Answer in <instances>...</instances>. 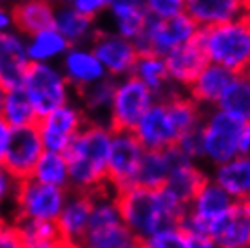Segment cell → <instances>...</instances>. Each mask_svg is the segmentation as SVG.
<instances>
[{
    "label": "cell",
    "instance_id": "7a4b0ae2",
    "mask_svg": "<svg viewBox=\"0 0 250 248\" xmlns=\"http://www.w3.org/2000/svg\"><path fill=\"white\" fill-rule=\"evenodd\" d=\"M125 227L142 241L163 227L182 223L187 205L167 188L132 185L116 192Z\"/></svg>",
    "mask_w": 250,
    "mask_h": 248
},
{
    "label": "cell",
    "instance_id": "f907efd6",
    "mask_svg": "<svg viewBox=\"0 0 250 248\" xmlns=\"http://www.w3.org/2000/svg\"><path fill=\"white\" fill-rule=\"evenodd\" d=\"M76 248H87V247H76Z\"/></svg>",
    "mask_w": 250,
    "mask_h": 248
},
{
    "label": "cell",
    "instance_id": "e0dca14e",
    "mask_svg": "<svg viewBox=\"0 0 250 248\" xmlns=\"http://www.w3.org/2000/svg\"><path fill=\"white\" fill-rule=\"evenodd\" d=\"M29 65L25 35L17 29L0 33V83L6 89L20 87Z\"/></svg>",
    "mask_w": 250,
    "mask_h": 248
},
{
    "label": "cell",
    "instance_id": "7bdbcfd3",
    "mask_svg": "<svg viewBox=\"0 0 250 248\" xmlns=\"http://www.w3.org/2000/svg\"><path fill=\"white\" fill-rule=\"evenodd\" d=\"M11 29H15L11 6H9V4H6L4 0H0V33L11 31Z\"/></svg>",
    "mask_w": 250,
    "mask_h": 248
},
{
    "label": "cell",
    "instance_id": "ba28073f",
    "mask_svg": "<svg viewBox=\"0 0 250 248\" xmlns=\"http://www.w3.org/2000/svg\"><path fill=\"white\" fill-rule=\"evenodd\" d=\"M156 100V94L136 76L127 75L118 78L107 114V124L114 130H134L140 118Z\"/></svg>",
    "mask_w": 250,
    "mask_h": 248
},
{
    "label": "cell",
    "instance_id": "7402d4cb",
    "mask_svg": "<svg viewBox=\"0 0 250 248\" xmlns=\"http://www.w3.org/2000/svg\"><path fill=\"white\" fill-rule=\"evenodd\" d=\"M219 248H241L250 243V199L234 201L212 234Z\"/></svg>",
    "mask_w": 250,
    "mask_h": 248
},
{
    "label": "cell",
    "instance_id": "f6af8a7d",
    "mask_svg": "<svg viewBox=\"0 0 250 248\" xmlns=\"http://www.w3.org/2000/svg\"><path fill=\"white\" fill-rule=\"evenodd\" d=\"M241 152H245V154L250 152V120L243 122V129H241Z\"/></svg>",
    "mask_w": 250,
    "mask_h": 248
},
{
    "label": "cell",
    "instance_id": "d4e9b609",
    "mask_svg": "<svg viewBox=\"0 0 250 248\" xmlns=\"http://www.w3.org/2000/svg\"><path fill=\"white\" fill-rule=\"evenodd\" d=\"M131 75L136 76L142 83H145L158 98H165L174 91H182L170 83L165 58L156 53H140L132 65Z\"/></svg>",
    "mask_w": 250,
    "mask_h": 248
},
{
    "label": "cell",
    "instance_id": "c3c4849f",
    "mask_svg": "<svg viewBox=\"0 0 250 248\" xmlns=\"http://www.w3.org/2000/svg\"><path fill=\"white\" fill-rule=\"evenodd\" d=\"M241 248H250V243H249V245H245V247H241Z\"/></svg>",
    "mask_w": 250,
    "mask_h": 248
},
{
    "label": "cell",
    "instance_id": "7c38bea8",
    "mask_svg": "<svg viewBox=\"0 0 250 248\" xmlns=\"http://www.w3.org/2000/svg\"><path fill=\"white\" fill-rule=\"evenodd\" d=\"M44 143L37 125H25L11 129L2 165L19 181L31 178L33 168L44 154Z\"/></svg>",
    "mask_w": 250,
    "mask_h": 248
},
{
    "label": "cell",
    "instance_id": "83f0119b",
    "mask_svg": "<svg viewBox=\"0 0 250 248\" xmlns=\"http://www.w3.org/2000/svg\"><path fill=\"white\" fill-rule=\"evenodd\" d=\"M107 15L111 20V31L118 33L132 42L144 31L145 22L149 19L144 2H125V0H113Z\"/></svg>",
    "mask_w": 250,
    "mask_h": 248
},
{
    "label": "cell",
    "instance_id": "30bf717a",
    "mask_svg": "<svg viewBox=\"0 0 250 248\" xmlns=\"http://www.w3.org/2000/svg\"><path fill=\"white\" fill-rule=\"evenodd\" d=\"M145 149L132 130H114L107 160V186L120 192L136 185V174Z\"/></svg>",
    "mask_w": 250,
    "mask_h": 248
},
{
    "label": "cell",
    "instance_id": "60d3db41",
    "mask_svg": "<svg viewBox=\"0 0 250 248\" xmlns=\"http://www.w3.org/2000/svg\"><path fill=\"white\" fill-rule=\"evenodd\" d=\"M0 248H22L15 221L4 216H0Z\"/></svg>",
    "mask_w": 250,
    "mask_h": 248
},
{
    "label": "cell",
    "instance_id": "681fc988",
    "mask_svg": "<svg viewBox=\"0 0 250 248\" xmlns=\"http://www.w3.org/2000/svg\"><path fill=\"white\" fill-rule=\"evenodd\" d=\"M245 4H247V6H249V4H250V0H245Z\"/></svg>",
    "mask_w": 250,
    "mask_h": 248
},
{
    "label": "cell",
    "instance_id": "9a60e30c",
    "mask_svg": "<svg viewBox=\"0 0 250 248\" xmlns=\"http://www.w3.org/2000/svg\"><path fill=\"white\" fill-rule=\"evenodd\" d=\"M63 76L67 78L69 85L73 87L75 94L107 76L105 67L102 65L98 56L94 55L91 45H71L65 55L58 62Z\"/></svg>",
    "mask_w": 250,
    "mask_h": 248
},
{
    "label": "cell",
    "instance_id": "1f68e13d",
    "mask_svg": "<svg viewBox=\"0 0 250 248\" xmlns=\"http://www.w3.org/2000/svg\"><path fill=\"white\" fill-rule=\"evenodd\" d=\"M170 165V150H145L136 174V185L149 188H162L167 181Z\"/></svg>",
    "mask_w": 250,
    "mask_h": 248
},
{
    "label": "cell",
    "instance_id": "8d00e7d4",
    "mask_svg": "<svg viewBox=\"0 0 250 248\" xmlns=\"http://www.w3.org/2000/svg\"><path fill=\"white\" fill-rule=\"evenodd\" d=\"M17 188H19V180L0 163V216H4V210H7L9 207L13 208Z\"/></svg>",
    "mask_w": 250,
    "mask_h": 248
},
{
    "label": "cell",
    "instance_id": "ac0fdd59",
    "mask_svg": "<svg viewBox=\"0 0 250 248\" xmlns=\"http://www.w3.org/2000/svg\"><path fill=\"white\" fill-rule=\"evenodd\" d=\"M91 203H93L91 194L69 190L62 212L57 217V227L69 248L82 247L83 243L91 219Z\"/></svg>",
    "mask_w": 250,
    "mask_h": 248
},
{
    "label": "cell",
    "instance_id": "836d02e7",
    "mask_svg": "<svg viewBox=\"0 0 250 248\" xmlns=\"http://www.w3.org/2000/svg\"><path fill=\"white\" fill-rule=\"evenodd\" d=\"M33 180L53 185L58 188H69V162L65 152L44 150L31 174Z\"/></svg>",
    "mask_w": 250,
    "mask_h": 248
},
{
    "label": "cell",
    "instance_id": "f546056e",
    "mask_svg": "<svg viewBox=\"0 0 250 248\" xmlns=\"http://www.w3.org/2000/svg\"><path fill=\"white\" fill-rule=\"evenodd\" d=\"M114 85H116V80L111 76H105L104 80L96 82V83L85 87L75 94L78 98L76 102L87 114V120L107 124V114H109V107L113 102Z\"/></svg>",
    "mask_w": 250,
    "mask_h": 248
},
{
    "label": "cell",
    "instance_id": "277c9868",
    "mask_svg": "<svg viewBox=\"0 0 250 248\" xmlns=\"http://www.w3.org/2000/svg\"><path fill=\"white\" fill-rule=\"evenodd\" d=\"M201 129V162L210 167L241 154L243 120L221 111L218 107L205 109Z\"/></svg>",
    "mask_w": 250,
    "mask_h": 248
},
{
    "label": "cell",
    "instance_id": "8fae6325",
    "mask_svg": "<svg viewBox=\"0 0 250 248\" xmlns=\"http://www.w3.org/2000/svg\"><path fill=\"white\" fill-rule=\"evenodd\" d=\"M87 122L85 111L75 100L47 112L45 116H40L37 122V129L40 132L44 149L65 152L71 142Z\"/></svg>",
    "mask_w": 250,
    "mask_h": 248
},
{
    "label": "cell",
    "instance_id": "816d5d0a",
    "mask_svg": "<svg viewBox=\"0 0 250 248\" xmlns=\"http://www.w3.org/2000/svg\"><path fill=\"white\" fill-rule=\"evenodd\" d=\"M249 11H250V4H249Z\"/></svg>",
    "mask_w": 250,
    "mask_h": 248
},
{
    "label": "cell",
    "instance_id": "ffe728a7",
    "mask_svg": "<svg viewBox=\"0 0 250 248\" xmlns=\"http://www.w3.org/2000/svg\"><path fill=\"white\" fill-rule=\"evenodd\" d=\"M208 178L216 181L234 201L250 199V154L241 152L219 165H214Z\"/></svg>",
    "mask_w": 250,
    "mask_h": 248
},
{
    "label": "cell",
    "instance_id": "d6a6232c",
    "mask_svg": "<svg viewBox=\"0 0 250 248\" xmlns=\"http://www.w3.org/2000/svg\"><path fill=\"white\" fill-rule=\"evenodd\" d=\"M0 116L6 120V124L15 127H25V125H37L38 114L33 107L31 100L24 91V87H13L7 89L4 105L0 111Z\"/></svg>",
    "mask_w": 250,
    "mask_h": 248
},
{
    "label": "cell",
    "instance_id": "4fadbf2b",
    "mask_svg": "<svg viewBox=\"0 0 250 248\" xmlns=\"http://www.w3.org/2000/svg\"><path fill=\"white\" fill-rule=\"evenodd\" d=\"M89 45L105 67L107 76L114 80L131 75L132 65L140 55L136 43L114 31L98 29Z\"/></svg>",
    "mask_w": 250,
    "mask_h": 248
},
{
    "label": "cell",
    "instance_id": "bcb514c9",
    "mask_svg": "<svg viewBox=\"0 0 250 248\" xmlns=\"http://www.w3.org/2000/svg\"><path fill=\"white\" fill-rule=\"evenodd\" d=\"M6 93L7 89L2 83H0V111H2V105H4V100H6Z\"/></svg>",
    "mask_w": 250,
    "mask_h": 248
},
{
    "label": "cell",
    "instance_id": "484cf974",
    "mask_svg": "<svg viewBox=\"0 0 250 248\" xmlns=\"http://www.w3.org/2000/svg\"><path fill=\"white\" fill-rule=\"evenodd\" d=\"M55 27L67 38V42L71 45H85V43L89 45L98 31L96 20L87 17V15H82L75 7L69 6L67 2L57 6Z\"/></svg>",
    "mask_w": 250,
    "mask_h": 248
},
{
    "label": "cell",
    "instance_id": "ab89813d",
    "mask_svg": "<svg viewBox=\"0 0 250 248\" xmlns=\"http://www.w3.org/2000/svg\"><path fill=\"white\" fill-rule=\"evenodd\" d=\"M63 2H67L69 6L75 7L82 15H87V17L96 20L100 19L104 13L109 11L113 0H63Z\"/></svg>",
    "mask_w": 250,
    "mask_h": 248
},
{
    "label": "cell",
    "instance_id": "d590c367",
    "mask_svg": "<svg viewBox=\"0 0 250 248\" xmlns=\"http://www.w3.org/2000/svg\"><path fill=\"white\" fill-rule=\"evenodd\" d=\"M142 248H188V232L182 223L163 227L152 236L142 239Z\"/></svg>",
    "mask_w": 250,
    "mask_h": 248
},
{
    "label": "cell",
    "instance_id": "7dc6e473",
    "mask_svg": "<svg viewBox=\"0 0 250 248\" xmlns=\"http://www.w3.org/2000/svg\"><path fill=\"white\" fill-rule=\"evenodd\" d=\"M127 248H142V241L134 243V245H131V247H127Z\"/></svg>",
    "mask_w": 250,
    "mask_h": 248
},
{
    "label": "cell",
    "instance_id": "cb8c5ba5",
    "mask_svg": "<svg viewBox=\"0 0 250 248\" xmlns=\"http://www.w3.org/2000/svg\"><path fill=\"white\" fill-rule=\"evenodd\" d=\"M15 29L29 37L33 33L55 25L57 4L53 0H17L11 4Z\"/></svg>",
    "mask_w": 250,
    "mask_h": 248
},
{
    "label": "cell",
    "instance_id": "4316f807",
    "mask_svg": "<svg viewBox=\"0 0 250 248\" xmlns=\"http://www.w3.org/2000/svg\"><path fill=\"white\" fill-rule=\"evenodd\" d=\"M22 248H69L57 227V221L15 217Z\"/></svg>",
    "mask_w": 250,
    "mask_h": 248
},
{
    "label": "cell",
    "instance_id": "e575fe53",
    "mask_svg": "<svg viewBox=\"0 0 250 248\" xmlns=\"http://www.w3.org/2000/svg\"><path fill=\"white\" fill-rule=\"evenodd\" d=\"M138 239L131 230L125 227L124 221L104 227H91L83 237L82 247L87 248H127L138 243Z\"/></svg>",
    "mask_w": 250,
    "mask_h": 248
},
{
    "label": "cell",
    "instance_id": "9c48e42d",
    "mask_svg": "<svg viewBox=\"0 0 250 248\" xmlns=\"http://www.w3.org/2000/svg\"><path fill=\"white\" fill-rule=\"evenodd\" d=\"M69 188H58L45 185L33 178L19 181L13 212L15 217L40 219V221H57L58 214L67 199ZM13 217V219H15Z\"/></svg>",
    "mask_w": 250,
    "mask_h": 248
},
{
    "label": "cell",
    "instance_id": "603a6c76",
    "mask_svg": "<svg viewBox=\"0 0 250 248\" xmlns=\"http://www.w3.org/2000/svg\"><path fill=\"white\" fill-rule=\"evenodd\" d=\"M232 78H234L232 71L221 67L218 63L208 62L200 71V75L194 78L192 83L188 85L187 93L203 109H210V107L218 105L219 98L223 96V93H225V89L229 87Z\"/></svg>",
    "mask_w": 250,
    "mask_h": 248
},
{
    "label": "cell",
    "instance_id": "4dcf8cb0",
    "mask_svg": "<svg viewBox=\"0 0 250 248\" xmlns=\"http://www.w3.org/2000/svg\"><path fill=\"white\" fill-rule=\"evenodd\" d=\"M216 107L243 122L250 120V71L234 75Z\"/></svg>",
    "mask_w": 250,
    "mask_h": 248
},
{
    "label": "cell",
    "instance_id": "d6986e66",
    "mask_svg": "<svg viewBox=\"0 0 250 248\" xmlns=\"http://www.w3.org/2000/svg\"><path fill=\"white\" fill-rule=\"evenodd\" d=\"M163 58H165L170 83L182 91H187L194 78L200 75L201 69L208 63V58L198 42V38L169 51L167 55H163Z\"/></svg>",
    "mask_w": 250,
    "mask_h": 248
},
{
    "label": "cell",
    "instance_id": "ee69618b",
    "mask_svg": "<svg viewBox=\"0 0 250 248\" xmlns=\"http://www.w3.org/2000/svg\"><path fill=\"white\" fill-rule=\"evenodd\" d=\"M9 134H11V127L6 124V120L0 116V163H2V158H4V152H6Z\"/></svg>",
    "mask_w": 250,
    "mask_h": 248
},
{
    "label": "cell",
    "instance_id": "6da1fadb",
    "mask_svg": "<svg viewBox=\"0 0 250 248\" xmlns=\"http://www.w3.org/2000/svg\"><path fill=\"white\" fill-rule=\"evenodd\" d=\"M113 127L91 122L82 127L65 150L69 162V190L93 194L107 186V160Z\"/></svg>",
    "mask_w": 250,
    "mask_h": 248
},
{
    "label": "cell",
    "instance_id": "2e32d148",
    "mask_svg": "<svg viewBox=\"0 0 250 248\" xmlns=\"http://www.w3.org/2000/svg\"><path fill=\"white\" fill-rule=\"evenodd\" d=\"M169 150L172 165H170L169 176H167L163 188H167L174 198L188 205V201L194 198V194L198 192L200 186L207 181L208 174L200 167V162L190 160L176 145L169 147Z\"/></svg>",
    "mask_w": 250,
    "mask_h": 248
},
{
    "label": "cell",
    "instance_id": "44dd1931",
    "mask_svg": "<svg viewBox=\"0 0 250 248\" xmlns=\"http://www.w3.org/2000/svg\"><path fill=\"white\" fill-rule=\"evenodd\" d=\"M247 11L245 0H185V13L200 29L225 24Z\"/></svg>",
    "mask_w": 250,
    "mask_h": 248
},
{
    "label": "cell",
    "instance_id": "5bb4252c",
    "mask_svg": "<svg viewBox=\"0 0 250 248\" xmlns=\"http://www.w3.org/2000/svg\"><path fill=\"white\" fill-rule=\"evenodd\" d=\"M145 150H163L176 145L180 138V130L170 116L167 102L158 98L145 111L132 130Z\"/></svg>",
    "mask_w": 250,
    "mask_h": 248
},
{
    "label": "cell",
    "instance_id": "b9f144b4",
    "mask_svg": "<svg viewBox=\"0 0 250 248\" xmlns=\"http://www.w3.org/2000/svg\"><path fill=\"white\" fill-rule=\"evenodd\" d=\"M188 248H219L212 236L207 234H188Z\"/></svg>",
    "mask_w": 250,
    "mask_h": 248
},
{
    "label": "cell",
    "instance_id": "5b68a950",
    "mask_svg": "<svg viewBox=\"0 0 250 248\" xmlns=\"http://www.w3.org/2000/svg\"><path fill=\"white\" fill-rule=\"evenodd\" d=\"M24 91L31 100L38 118L75 100V91L55 62L31 63L24 78Z\"/></svg>",
    "mask_w": 250,
    "mask_h": 248
},
{
    "label": "cell",
    "instance_id": "3957f363",
    "mask_svg": "<svg viewBox=\"0 0 250 248\" xmlns=\"http://www.w3.org/2000/svg\"><path fill=\"white\" fill-rule=\"evenodd\" d=\"M198 42L208 62L238 73L250 71V11L225 24L200 29Z\"/></svg>",
    "mask_w": 250,
    "mask_h": 248
},
{
    "label": "cell",
    "instance_id": "f1b7e54d",
    "mask_svg": "<svg viewBox=\"0 0 250 248\" xmlns=\"http://www.w3.org/2000/svg\"><path fill=\"white\" fill-rule=\"evenodd\" d=\"M25 43H27V55H29L31 63H38V62L58 63L60 58L65 55V51L71 47L67 38L63 37L55 25L40 29V31L25 37Z\"/></svg>",
    "mask_w": 250,
    "mask_h": 248
},
{
    "label": "cell",
    "instance_id": "74e56055",
    "mask_svg": "<svg viewBox=\"0 0 250 248\" xmlns=\"http://www.w3.org/2000/svg\"><path fill=\"white\" fill-rule=\"evenodd\" d=\"M144 7L149 17L167 19L185 11V0H144Z\"/></svg>",
    "mask_w": 250,
    "mask_h": 248
},
{
    "label": "cell",
    "instance_id": "52a82bcc",
    "mask_svg": "<svg viewBox=\"0 0 250 248\" xmlns=\"http://www.w3.org/2000/svg\"><path fill=\"white\" fill-rule=\"evenodd\" d=\"M198 33H200V27L185 11L167 19L149 17L144 31L140 33L134 43L140 53H156L163 56L169 51L194 40L198 37Z\"/></svg>",
    "mask_w": 250,
    "mask_h": 248
},
{
    "label": "cell",
    "instance_id": "f35d334b",
    "mask_svg": "<svg viewBox=\"0 0 250 248\" xmlns=\"http://www.w3.org/2000/svg\"><path fill=\"white\" fill-rule=\"evenodd\" d=\"M176 147L182 150L185 156H188L190 160L201 162V129L200 127L190 129V130H187V132L180 134L178 142H176Z\"/></svg>",
    "mask_w": 250,
    "mask_h": 248
},
{
    "label": "cell",
    "instance_id": "f5cc1de1",
    "mask_svg": "<svg viewBox=\"0 0 250 248\" xmlns=\"http://www.w3.org/2000/svg\"><path fill=\"white\" fill-rule=\"evenodd\" d=\"M249 154H250V152H249Z\"/></svg>",
    "mask_w": 250,
    "mask_h": 248
},
{
    "label": "cell",
    "instance_id": "8992f818",
    "mask_svg": "<svg viewBox=\"0 0 250 248\" xmlns=\"http://www.w3.org/2000/svg\"><path fill=\"white\" fill-rule=\"evenodd\" d=\"M234 199L221 188L214 180L207 178V181L200 186L188 201L185 216L182 219L183 228L188 234H207L212 236L221 219L230 210Z\"/></svg>",
    "mask_w": 250,
    "mask_h": 248
}]
</instances>
